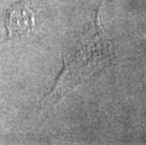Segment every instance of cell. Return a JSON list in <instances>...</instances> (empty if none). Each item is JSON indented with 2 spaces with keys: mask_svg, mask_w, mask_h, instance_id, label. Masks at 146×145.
Listing matches in <instances>:
<instances>
[{
  "mask_svg": "<svg viewBox=\"0 0 146 145\" xmlns=\"http://www.w3.org/2000/svg\"><path fill=\"white\" fill-rule=\"evenodd\" d=\"M5 26L9 40L29 37L36 26L35 12L24 2L15 3L7 11Z\"/></svg>",
  "mask_w": 146,
  "mask_h": 145,
  "instance_id": "1",
  "label": "cell"
}]
</instances>
